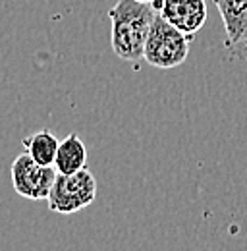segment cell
Returning a JSON list of instances; mask_svg holds the SVG:
<instances>
[{"label":"cell","instance_id":"8","mask_svg":"<svg viewBox=\"0 0 247 251\" xmlns=\"http://www.w3.org/2000/svg\"><path fill=\"white\" fill-rule=\"evenodd\" d=\"M58 143H60V139H58L52 131H49V129H41V131H37V133H31V135H27V137L22 141L25 153H27L35 162L47 164V166H54Z\"/></svg>","mask_w":247,"mask_h":251},{"label":"cell","instance_id":"6","mask_svg":"<svg viewBox=\"0 0 247 251\" xmlns=\"http://www.w3.org/2000/svg\"><path fill=\"white\" fill-rule=\"evenodd\" d=\"M220 12L224 29H226V43L240 45L247 41V0H215Z\"/></svg>","mask_w":247,"mask_h":251},{"label":"cell","instance_id":"1","mask_svg":"<svg viewBox=\"0 0 247 251\" xmlns=\"http://www.w3.org/2000/svg\"><path fill=\"white\" fill-rule=\"evenodd\" d=\"M158 10L151 2L118 0L110 8V45L118 58L137 62L143 58L145 41Z\"/></svg>","mask_w":247,"mask_h":251},{"label":"cell","instance_id":"4","mask_svg":"<svg viewBox=\"0 0 247 251\" xmlns=\"http://www.w3.org/2000/svg\"><path fill=\"white\" fill-rule=\"evenodd\" d=\"M56 168L35 162L27 153H22L12 162V186L18 195L41 201L49 197V191L56 180Z\"/></svg>","mask_w":247,"mask_h":251},{"label":"cell","instance_id":"5","mask_svg":"<svg viewBox=\"0 0 247 251\" xmlns=\"http://www.w3.org/2000/svg\"><path fill=\"white\" fill-rule=\"evenodd\" d=\"M158 14L182 33L193 37L207 22V4L205 0H160Z\"/></svg>","mask_w":247,"mask_h":251},{"label":"cell","instance_id":"3","mask_svg":"<svg viewBox=\"0 0 247 251\" xmlns=\"http://www.w3.org/2000/svg\"><path fill=\"white\" fill-rule=\"evenodd\" d=\"M97 197V180L87 168L72 174H56L47 203L52 213L72 215L89 207Z\"/></svg>","mask_w":247,"mask_h":251},{"label":"cell","instance_id":"2","mask_svg":"<svg viewBox=\"0 0 247 251\" xmlns=\"http://www.w3.org/2000/svg\"><path fill=\"white\" fill-rule=\"evenodd\" d=\"M189 35L182 33L178 27L168 24L160 14H156L145 41L143 58L160 70L176 68L184 64L189 54Z\"/></svg>","mask_w":247,"mask_h":251},{"label":"cell","instance_id":"7","mask_svg":"<svg viewBox=\"0 0 247 251\" xmlns=\"http://www.w3.org/2000/svg\"><path fill=\"white\" fill-rule=\"evenodd\" d=\"M87 164V149L77 133H70L58 143V151L54 158V168L60 174H72Z\"/></svg>","mask_w":247,"mask_h":251},{"label":"cell","instance_id":"9","mask_svg":"<svg viewBox=\"0 0 247 251\" xmlns=\"http://www.w3.org/2000/svg\"><path fill=\"white\" fill-rule=\"evenodd\" d=\"M141 2H151V4H153L154 0H141Z\"/></svg>","mask_w":247,"mask_h":251}]
</instances>
